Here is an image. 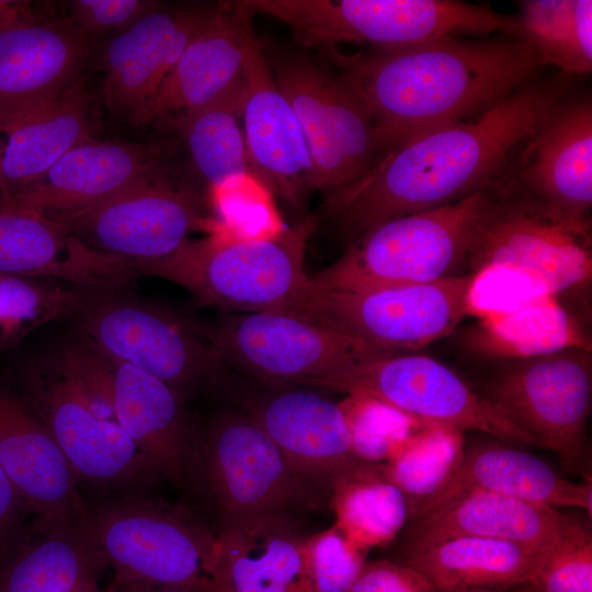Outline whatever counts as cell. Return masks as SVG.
<instances>
[{
	"instance_id": "6da1fadb",
	"label": "cell",
	"mask_w": 592,
	"mask_h": 592,
	"mask_svg": "<svg viewBox=\"0 0 592 592\" xmlns=\"http://www.w3.org/2000/svg\"><path fill=\"white\" fill-rule=\"evenodd\" d=\"M537 78L486 112L382 153L355 181L325 195L321 216L350 242L399 216L435 209L508 177L524 144L569 94Z\"/></svg>"
},
{
	"instance_id": "7a4b0ae2",
	"label": "cell",
	"mask_w": 592,
	"mask_h": 592,
	"mask_svg": "<svg viewBox=\"0 0 592 592\" xmlns=\"http://www.w3.org/2000/svg\"><path fill=\"white\" fill-rule=\"evenodd\" d=\"M328 54L364 102L382 153L486 112L545 67L528 42L506 35Z\"/></svg>"
},
{
	"instance_id": "3957f363",
	"label": "cell",
	"mask_w": 592,
	"mask_h": 592,
	"mask_svg": "<svg viewBox=\"0 0 592 592\" xmlns=\"http://www.w3.org/2000/svg\"><path fill=\"white\" fill-rule=\"evenodd\" d=\"M502 186L503 180L458 202L374 226L311 276L314 289L355 292L466 275Z\"/></svg>"
},
{
	"instance_id": "277c9868",
	"label": "cell",
	"mask_w": 592,
	"mask_h": 592,
	"mask_svg": "<svg viewBox=\"0 0 592 592\" xmlns=\"http://www.w3.org/2000/svg\"><path fill=\"white\" fill-rule=\"evenodd\" d=\"M318 225L307 216L265 236L189 239L144 275L175 283L221 312L292 314L314 291L305 255Z\"/></svg>"
},
{
	"instance_id": "5b68a950",
	"label": "cell",
	"mask_w": 592,
	"mask_h": 592,
	"mask_svg": "<svg viewBox=\"0 0 592 592\" xmlns=\"http://www.w3.org/2000/svg\"><path fill=\"white\" fill-rule=\"evenodd\" d=\"M68 318L105 357L164 382L189 402L220 395L230 375L201 322L137 298L127 288L80 287Z\"/></svg>"
},
{
	"instance_id": "8992f818",
	"label": "cell",
	"mask_w": 592,
	"mask_h": 592,
	"mask_svg": "<svg viewBox=\"0 0 592 592\" xmlns=\"http://www.w3.org/2000/svg\"><path fill=\"white\" fill-rule=\"evenodd\" d=\"M113 583L217 592L216 531L182 505L118 493L89 505Z\"/></svg>"
},
{
	"instance_id": "52a82bcc",
	"label": "cell",
	"mask_w": 592,
	"mask_h": 592,
	"mask_svg": "<svg viewBox=\"0 0 592 592\" xmlns=\"http://www.w3.org/2000/svg\"><path fill=\"white\" fill-rule=\"evenodd\" d=\"M189 490L217 514L218 525L325 506L264 430L229 403L197 418Z\"/></svg>"
},
{
	"instance_id": "ba28073f",
	"label": "cell",
	"mask_w": 592,
	"mask_h": 592,
	"mask_svg": "<svg viewBox=\"0 0 592 592\" xmlns=\"http://www.w3.org/2000/svg\"><path fill=\"white\" fill-rule=\"evenodd\" d=\"M264 11L307 48L344 43L388 50L462 35L521 37L517 16L455 0H270Z\"/></svg>"
},
{
	"instance_id": "9c48e42d",
	"label": "cell",
	"mask_w": 592,
	"mask_h": 592,
	"mask_svg": "<svg viewBox=\"0 0 592 592\" xmlns=\"http://www.w3.org/2000/svg\"><path fill=\"white\" fill-rule=\"evenodd\" d=\"M19 391L68 459L79 482L139 493L161 478L119 424L89 396L60 348L19 371Z\"/></svg>"
},
{
	"instance_id": "30bf717a",
	"label": "cell",
	"mask_w": 592,
	"mask_h": 592,
	"mask_svg": "<svg viewBox=\"0 0 592 592\" xmlns=\"http://www.w3.org/2000/svg\"><path fill=\"white\" fill-rule=\"evenodd\" d=\"M202 327L231 369L275 384L341 391L362 364L392 354L285 312H223Z\"/></svg>"
},
{
	"instance_id": "8fae6325",
	"label": "cell",
	"mask_w": 592,
	"mask_h": 592,
	"mask_svg": "<svg viewBox=\"0 0 592 592\" xmlns=\"http://www.w3.org/2000/svg\"><path fill=\"white\" fill-rule=\"evenodd\" d=\"M477 274L366 291H316L291 315L386 353H411L449 335L470 312Z\"/></svg>"
},
{
	"instance_id": "7c38bea8",
	"label": "cell",
	"mask_w": 592,
	"mask_h": 592,
	"mask_svg": "<svg viewBox=\"0 0 592 592\" xmlns=\"http://www.w3.org/2000/svg\"><path fill=\"white\" fill-rule=\"evenodd\" d=\"M482 395L535 437L539 446L554 451L563 470L591 479V349L576 346L505 361Z\"/></svg>"
},
{
	"instance_id": "4fadbf2b",
	"label": "cell",
	"mask_w": 592,
	"mask_h": 592,
	"mask_svg": "<svg viewBox=\"0 0 592 592\" xmlns=\"http://www.w3.org/2000/svg\"><path fill=\"white\" fill-rule=\"evenodd\" d=\"M221 396L264 430L323 505L340 480L367 463L353 453L341 403L321 394L232 371Z\"/></svg>"
},
{
	"instance_id": "5bb4252c",
	"label": "cell",
	"mask_w": 592,
	"mask_h": 592,
	"mask_svg": "<svg viewBox=\"0 0 592 592\" xmlns=\"http://www.w3.org/2000/svg\"><path fill=\"white\" fill-rule=\"evenodd\" d=\"M50 217L88 248L138 276L171 258L192 231L208 225L196 191L163 169L92 206Z\"/></svg>"
},
{
	"instance_id": "9a60e30c",
	"label": "cell",
	"mask_w": 592,
	"mask_h": 592,
	"mask_svg": "<svg viewBox=\"0 0 592 592\" xmlns=\"http://www.w3.org/2000/svg\"><path fill=\"white\" fill-rule=\"evenodd\" d=\"M266 58L303 129L315 190L327 195L360 178L382 152L372 117L353 86L343 75L298 55Z\"/></svg>"
},
{
	"instance_id": "2e32d148",
	"label": "cell",
	"mask_w": 592,
	"mask_h": 592,
	"mask_svg": "<svg viewBox=\"0 0 592 592\" xmlns=\"http://www.w3.org/2000/svg\"><path fill=\"white\" fill-rule=\"evenodd\" d=\"M591 220L554 216L515 192L508 181L480 230L467 274L506 269L530 278L548 296L585 289L592 277Z\"/></svg>"
},
{
	"instance_id": "e0dca14e",
	"label": "cell",
	"mask_w": 592,
	"mask_h": 592,
	"mask_svg": "<svg viewBox=\"0 0 592 592\" xmlns=\"http://www.w3.org/2000/svg\"><path fill=\"white\" fill-rule=\"evenodd\" d=\"M341 392L384 402L424 423L493 435L511 444L539 446L482 394L443 363L421 354L397 353L362 364Z\"/></svg>"
},
{
	"instance_id": "ac0fdd59",
	"label": "cell",
	"mask_w": 592,
	"mask_h": 592,
	"mask_svg": "<svg viewBox=\"0 0 592 592\" xmlns=\"http://www.w3.org/2000/svg\"><path fill=\"white\" fill-rule=\"evenodd\" d=\"M510 186L545 212L590 221L592 101L568 94L520 150Z\"/></svg>"
},
{
	"instance_id": "d6986e66",
	"label": "cell",
	"mask_w": 592,
	"mask_h": 592,
	"mask_svg": "<svg viewBox=\"0 0 592 592\" xmlns=\"http://www.w3.org/2000/svg\"><path fill=\"white\" fill-rule=\"evenodd\" d=\"M92 49L68 18L39 14L0 31V133L81 82Z\"/></svg>"
},
{
	"instance_id": "ffe728a7",
	"label": "cell",
	"mask_w": 592,
	"mask_h": 592,
	"mask_svg": "<svg viewBox=\"0 0 592 592\" xmlns=\"http://www.w3.org/2000/svg\"><path fill=\"white\" fill-rule=\"evenodd\" d=\"M240 115L255 181L291 207L301 209L315 191L310 152L298 118L276 84L257 37L242 75Z\"/></svg>"
},
{
	"instance_id": "44dd1931",
	"label": "cell",
	"mask_w": 592,
	"mask_h": 592,
	"mask_svg": "<svg viewBox=\"0 0 592 592\" xmlns=\"http://www.w3.org/2000/svg\"><path fill=\"white\" fill-rule=\"evenodd\" d=\"M251 16L238 1L219 3L135 125L158 121L170 127L237 88L255 39Z\"/></svg>"
},
{
	"instance_id": "7402d4cb",
	"label": "cell",
	"mask_w": 592,
	"mask_h": 592,
	"mask_svg": "<svg viewBox=\"0 0 592 592\" xmlns=\"http://www.w3.org/2000/svg\"><path fill=\"white\" fill-rule=\"evenodd\" d=\"M218 4L167 7L118 32L102 55V101L109 111L135 123L195 33Z\"/></svg>"
},
{
	"instance_id": "603a6c76",
	"label": "cell",
	"mask_w": 592,
	"mask_h": 592,
	"mask_svg": "<svg viewBox=\"0 0 592 592\" xmlns=\"http://www.w3.org/2000/svg\"><path fill=\"white\" fill-rule=\"evenodd\" d=\"M0 274L87 288H127L138 276L88 248L55 218L14 201L0 204Z\"/></svg>"
},
{
	"instance_id": "cb8c5ba5",
	"label": "cell",
	"mask_w": 592,
	"mask_h": 592,
	"mask_svg": "<svg viewBox=\"0 0 592 592\" xmlns=\"http://www.w3.org/2000/svg\"><path fill=\"white\" fill-rule=\"evenodd\" d=\"M0 465L36 519L89 517L79 481L50 433L18 391L0 386Z\"/></svg>"
},
{
	"instance_id": "d4e9b609",
	"label": "cell",
	"mask_w": 592,
	"mask_h": 592,
	"mask_svg": "<svg viewBox=\"0 0 592 592\" xmlns=\"http://www.w3.org/2000/svg\"><path fill=\"white\" fill-rule=\"evenodd\" d=\"M168 148L166 143L92 137L71 148L43 177L11 200L48 216L77 212L162 169Z\"/></svg>"
},
{
	"instance_id": "484cf974",
	"label": "cell",
	"mask_w": 592,
	"mask_h": 592,
	"mask_svg": "<svg viewBox=\"0 0 592 592\" xmlns=\"http://www.w3.org/2000/svg\"><path fill=\"white\" fill-rule=\"evenodd\" d=\"M112 362L116 422L160 477L189 490L197 424L190 402L164 382Z\"/></svg>"
},
{
	"instance_id": "4316f807",
	"label": "cell",
	"mask_w": 592,
	"mask_h": 592,
	"mask_svg": "<svg viewBox=\"0 0 592 592\" xmlns=\"http://www.w3.org/2000/svg\"><path fill=\"white\" fill-rule=\"evenodd\" d=\"M573 519L558 509L492 492H473L415 519L401 531L403 559L455 537L505 540L542 550Z\"/></svg>"
},
{
	"instance_id": "83f0119b",
	"label": "cell",
	"mask_w": 592,
	"mask_h": 592,
	"mask_svg": "<svg viewBox=\"0 0 592 592\" xmlns=\"http://www.w3.org/2000/svg\"><path fill=\"white\" fill-rule=\"evenodd\" d=\"M473 492H492L553 508H578L592 514V482L570 481L521 448L482 444L465 452L449 480L410 512V521Z\"/></svg>"
},
{
	"instance_id": "f1b7e54d",
	"label": "cell",
	"mask_w": 592,
	"mask_h": 592,
	"mask_svg": "<svg viewBox=\"0 0 592 592\" xmlns=\"http://www.w3.org/2000/svg\"><path fill=\"white\" fill-rule=\"evenodd\" d=\"M217 592H310L304 557L307 536L294 515L217 525Z\"/></svg>"
},
{
	"instance_id": "f546056e",
	"label": "cell",
	"mask_w": 592,
	"mask_h": 592,
	"mask_svg": "<svg viewBox=\"0 0 592 592\" xmlns=\"http://www.w3.org/2000/svg\"><path fill=\"white\" fill-rule=\"evenodd\" d=\"M107 568L89 517H35L0 551V592H72L99 582Z\"/></svg>"
},
{
	"instance_id": "4dcf8cb0",
	"label": "cell",
	"mask_w": 592,
	"mask_h": 592,
	"mask_svg": "<svg viewBox=\"0 0 592 592\" xmlns=\"http://www.w3.org/2000/svg\"><path fill=\"white\" fill-rule=\"evenodd\" d=\"M90 93L83 80L54 103L3 129L1 182L11 197L43 177L71 148L93 137Z\"/></svg>"
},
{
	"instance_id": "1f68e13d",
	"label": "cell",
	"mask_w": 592,
	"mask_h": 592,
	"mask_svg": "<svg viewBox=\"0 0 592 592\" xmlns=\"http://www.w3.org/2000/svg\"><path fill=\"white\" fill-rule=\"evenodd\" d=\"M542 550L505 540L455 537L402 562L441 592H503L530 583Z\"/></svg>"
},
{
	"instance_id": "d6a6232c",
	"label": "cell",
	"mask_w": 592,
	"mask_h": 592,
	"mask_svg": "<svg viewBox=\"0 0 592 592\" xmlns=\"http://www.w3.org/2000/svg\"><path fill=\"white\" fill-rule=\"evenodd\" d=\"M329 505L334 525L366 553L391 543L410 521L406 494L384 474L383 463H365L335 486Z\"/></svg>"
},
{
	"instance_id": "836d02e7",
	"label": "cell",
	"mask_w": 592,
	"mask_h": 592,
	"mask_svg": "<svg viewBox=\"0 0 592 592\" xmlns=\"http://www.w3.org/2000/svg\"><path fill=\"white\" fill-rule=\"evenodd\" d=\"M475 340L480 349L504 356L505 361L576 346L591 349V341L579 322L550 296L482 316Z\"/></svg>"
},
{
	"instance_id": "e575fe53",
	"label": "cell",
	"mask_w": 592,
	"mask_h": 592,
	"mask_svg": "<svg viewBox=\"0 0 592 592\" xmlns=\"http://www.w3.org/2000/svg\"><path fill=\"white\" fill-rule=\"evenodd\" d=\"M241 83L215 103L170 126L178 130L192 162L214 194L249 178L250 167L241 124Z\"/></svg>"
},
{
	"instance_id": "d590c367",
	"label": "cell",
	"mask_w": 592,
	"mask_h": 592,
	"mask_svg": "<svg viewBox=\"0 0 592 592\" xmlns=\"http://www.w3.org/2000/svg\"><path fill=\"white\" fill-rule=\"evenodd\" d=\"M522 38L531 44L544 66L566 75L592 69V1L527 0L517 16Z\"/></svg>"
},
{
	"instance_id": "8d00e7d4",
	"label": "cell",
	"mask_w": 592,
	"mask_h": 592,
	"mask_svg": "<svg viewBox=\"0 0 592 592\" xmlns=\"http://www.w3.org/2000/svg\"><path fill=\"white\" fill-rule=\"evenodd\" d=\"M464 455L463 431L425 423L391 458L383 463V470L406 494L411 512L449 480Z\"/></svg>"
},
{
	"instance_id": "74e56055",
	"label": "cell",
	"mask_w": 592,
	"mask_h": 592,
	"mask_svg": "<svg viewBox=\"0 0 592 592\" xmlns=\"http://www.w3.org/2000/svg\"><path fill=\"white\" fill-rule=\"evenodd\" d=\"M79 289L50 280L0 274V351L15 346L44 323L68 318Z\"/></svg>"
},
{
	"instance_id": "f35d334b",
	"label": "cell",
	"mask_w": 592,
	"mask_h": 592,
	"mask_svg": "<svg viewBox=\"0 0 592 592\" xmlns=\"http://www.w3.org/2000/svg\"><path fill=\"white\" fill-rule=\"evenodd\" d=\"M340 403L349 423L353 453L367 463L387 462L425 424L368 397L349 396Z\"/></svg>"
},
{
	"instance_id": "ab89813d",
	"label": "cell",
	"mask_w": 592,
	"mask_h": 592,
	"mask_svg": "<svg viewBox=\"0 0 592 592\" xmlns=\"http://www.w3.org/2000/svg\"><path fill=\"white\" fill-rule=\"evenodd\" d=\"M530 585L537 592H592V534L573 519L565 532L542 550Z\"/></svg>"
},
{
	"instance_id": "60d3db41",
	"label": "cell",
	"mask_w": 592,
	"mask_h": 592,
	"mask_svg": "<svg viewBox=\"0 0 592 592\" xmlns=\"http://www.w3.org/2000/svg\"><path fill=\"white\" fill-rule=\"evenodd\" d=\"M365 556L335 525L307 536L304 557L310 592H349Z\"/></svg>"
},
{
	"instance_id": "b9f144b4",
	"label": "cell",
	"mask_w": 592,
	"mask_h": 592,
	"mask_svg": "<svg viewBox=\"0 0 592 592\" xmlns=\"http://www.w3.org/2000/svg\"><path fill=\"white\" fill-rule=\"evenodd\" d=\"M162 5L152 0H76L68 19L89 36L117 33Z\"/></svg>"
},
{
	"instance_id": "7bdbcfd3",
	"label": "cell",
	"mask_w": 592,
	"mask_h": 592,
	"mask_svg": "<svg viewBox=\"0 0 592 592\" xmlns=\"http://www.w3.org/2000/svg\"><path fill=\"white\" fill-rule=\"evenodd\" d=\"M434 588L405 562L388 560L365 563L349 592H432Z\"/></svg>"
},
{
	"instance_id": "ee69618b",
	"label": "cell",
	"mask_w": 592,
	"mask_h": 592,
	"mask_svg": "<svg viewBox=\"0 0 592 592\" xmlns=\"http://www.w3.org/2000/svg\"><path fill=\"white\" fill-rule=\"evenodd\" d=\"M27 512L0 465V551L22 531L21 520Z\"/></svg>"
},
{
	"instance_id": "f6af8a7d",
	"label": "cell",
	"mask_w": 592,
	"mask_h": 592,
	"mask_svg": "<svg viewBox=\"0 0 592 592\" xmlns=\"http://www.w3.org/2000/svg\"><path fill=\"white\" fill-rule=\"evenodd\" d=\"M39 14L29 1L0 0V31L27 22Z\"/></svg>"
},
{
	"instance_id": "bcb514c9",
	"label": "cell",
	"mask_w": 592,
	"mask_h": 592,
	"mask_svg": "<svg viewBox=\"0 0 592 592\" xmlns=\"http://www.w3.org/2000/svg\"><path fill=\"white\" fill-rule=\"evenodd\" d=\"M116 592H182L177 590H169V589H162V588H155L149 585H141V584H116L113 583Z\"/></svg>"
},
{
	"instance_id": "7dc6e473",
	"label": "cell",
	"mask_w": 592,
	"mask_h": 592,
	"mask_svg": "<svg viewBox=\"0 0 592 592\" xmlns=\"http://www.w3.org/2000/svg\"><path fill=\"white\" fill-rule=\"evenodd\" d=\"M72 592H116L114 585L111 583L109 587H101L100 582L83 585Z\"/></svg>"
},
{
	"instance_id": "c3c4849f",
	"label": "cell",
	"mask_w": 592,
	"mask_h": 592,
	"mask_svg": "<svg viewBox=\"0 0 592 592\" xmlns=\"http://www.w3.org/2000/svg\"><path fill=\"white\" fill-rule=\"evenodd\" d=\"M2 150H3V143L1 141L0 139V204L1 203H5V202H9L11 201L4 190H3V186H2V182H1V162H2Z\"/></svg>"
},
{
	"instance_id": "681fc988",
	"label": "cell",
	"mask_w": 592,
	"mask_h": 592,
	"mask_svg": "<svg viewBox=\"0 0 592 592\" xmlns=\"http://www.w3.org/2000/svg\"><path fill=\"white\" fill-rule=\"evenodd\" d=\"M519 592H537L532 585L525 584Z\"/></svg>"
},
{
	"instance_id": "f907efd6",
	"label": "cell",
	"mask_w": 592,
	"mask_h": 592,
	"mask_svg": "<svg viewBox=\"0 0 592 592\" xmlns=\"http://www.w3.org/2000/svg\"><path fill=\"white\" fill-rule=\"evenodd\" d=\"M432 592H441V591L434 589Z\"/></svg>"
}]
</instances>
